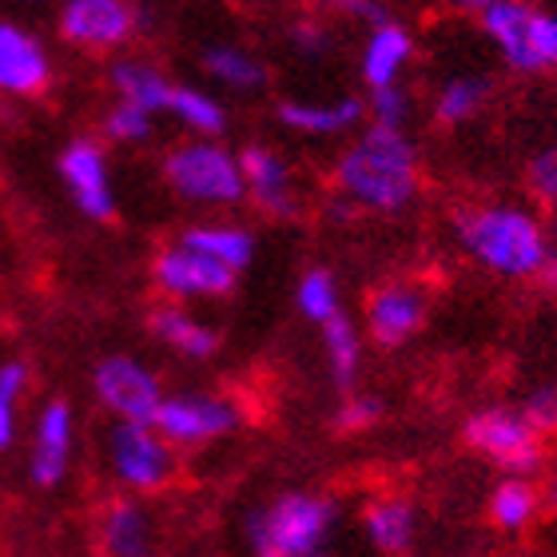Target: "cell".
Returning <instances> with one entry per match:
<instances>
[{
  "instance_id": "obj_38",
  "label": "cell",
  "mask_w": 557,
  "mask_h": 557,
  "mask_svg": "<svg viewBox=\"0 0 557 557\" xmlns=\"http://www.w3.org/2000/svg\"><path fill=\"white\" fill-rule=\"evenodd\" d=\"M542 502H546L549 510L557 513V470H554V474L546 478V486H542Z\"/></svg>"
},
{
  "instance_id": "obj_24",
  "label": "cell",
  "mask_w": 557,
  "mask_h": 557,
  "mask_svg": "<svg viewBox=\"0 0 557 557\" xmlns=\"http://www.w3.org/2000/svg\"><path fill=\"white\" fill-rule=\"evenodd\" d=\"M323 350H326V367H331L335 386L350 391L355 379H359V367H362V335H359V326L350 323L343 311L331 314V319L323 323Z\"/></svg>"
},
{
  "instance_id": "obj_28",
  "label": "cell",
  "mask_w": 557,
  "mask_h": 557,
  "mask_svg": "<svg viewBox=\"0 0 557 557\" xmlns=\"http://www.w3.org/2000/svg\"><path fill=\"white\" fill-rule=\"evenodd\" d=\"M490 96V81L482 76H454V81L442 84L438 100H434V120L442 124H466L482 112Z\"/></svg>"
},
{
  "instance_id": "obj_7",
  "label": "cell",
  "mask_w": 557,
  "mask_h": 557,
  "mask_svg": "<svg viewBox=\"0 0 557 557\" xmlns=\"http://www.w3.org/2000/svg\"><path fill=\"white\" fill-rule=\"evenodd\" d=\"M151 426L163 442L199 446V442L223 438L239 426V407L223 395H163Z\"/></svg>"
},
{
  "instance_id": "obj_10",
  "label": "cell",
  "mask_w": 557,
  "mask_h": 557,
  "mask_svg": "<svg viewBox=\"0 0 557 557\" xmlns=\"http://www.w3.org/2000/svg\"><path fill=\"white\" fill-rule=\"evenodd\" d=\"M60 180L69 184L76 208L88 220H112L116 215V191H112V172L108 156L96 139H72L60 151Z\"/></svg>"
},
{
  "instance_id": "obj_26",
  "label": "cell",
  "mask_w": 557,
  "mask_h": 557,
  "mask_svg": "<svg viewBox=\"0 0 557 557\" xmlns=\"http://www.w3.org/2000/svg\"><path fill=\"white\" fill-rule=\"evenodd\" d=\"M163 112H172L184 128H191L196 136L211 139L220 136L227 128V112L215 96L199 92V88H187V84H172V92H168V108Z\"/></svg>"
},
{
  "instance_id": "obj_37",
  "label": "cell",
  "mask_w": 557,
  "mask_h": 557,
  "mask_svg": "<svg viewBox=\"0 0 557 557\" xmlns=\"http://www.w3.org/2000/svg\"><path fill=\"white\" fill-rule=\"evenodd\" d=\"M290 40H295V48H299L302 57H323L326 48H331V36H326L323 24L314 21H302L290 28Z\"/></svg>"
},
{
  "instance_id": "obj_15",
  "label": "cell",
  "mask_w": 557,
  "mask_h": 557,
  "mask_svg": "<svg viewBox=\"0 0 557 557\" xmlns=\"http://www.w3.org/2000/svg\"><path fill=\"white\" fill-rule=\"evenodd\" d=\"M482 24H486V36L513 72H522V76L542 72V60L534 52V9L530 4L494 0L490 9H482Z\"/></svg>"
},
{
  "instance_id": "obj_36",
  "label": "cell",
  "mask_w": 557,
  "mask_h": 557,
  "mask_svg": "<svg viewBox=\"0 0 557 557\" xmlns=\"http://www.w3.org/2000/svg\"><path fill=\"white\" fill-rule=\"evenodd\" d=\"M534 52L542 69H557V16L534 12Z\"/></svg>"
},
{
  "instance_id": "obj_13",
  "label": "cell",
  "mask_w": 557,
  "mask_h": 557,
  "mask_svg": "<svg viewBox=\"0 0 557 557\" xmlns=\"http://www.w3.org/2000/svg\"><path fill=\"white\" fill-rule=\"evenodd\" d=\"M72 442H76V418L64 398H52L33 430V454H28V474L36 486H60L72 462Z\"/></svg>"
},
{
  "instance_id": "obj_35",
  "label": "cell",
  "mask_w": 557,
  "mask_h": 557,
  "mask_svg": "<svg viewBox=\"0 0 557 557\" xmlns=\"http://www.w3.org/2000/svg\"><path fill=\"white\" fill-rule=\"evenodd\" d=\"M525 184H530V191H534L546 208H554L557 203V144L546 151H537L534 160H530V168H525Z\"/></svg>"
},
{
  "instance_id": "obj_18",
  "label": "cell",
  "mask_w": 557,
  "mask_h": 557,
  "mask_svg": "<svg viewBox=\"0 0 557 557\" xmlns=\"http://www.w3.org/2000/svg\"><path fill=\"white\" fill-rule=\"evenodd\" d=\"M367 542L383 557H410L418 546V506L407 498H379L362 510Z\"/></svg>"
},
{
  "instance_id": "obj_3",
  "label": "cell",
  "mask_w": 557,
  "mask_h": 557,
  "mask_svg": "<svg viewBox=\"0 0 557 557\" xmlns=\"http://www.w3.org/2000/svg\"><path fill=\"white\" fill-rule=\"evenodd\" d=\"M335 502L311 490L278 494L271 506L247 513V546L256 557H314L335 530Z\"/></svg>"
},
{
  "instance_id": "obj_14",
  "label": "cell",
  "mask_w": 557,
  "mask_h": 557,
  "mask_svg": "<svg viewBox=\"0 0 557 557\" xmlns=\"http://www.w3.org/2000/svg\"><path fill=\"white\" fill-rule=\"evenodd\" d=\"M239 172H244V187L247 196L256 199V208H263L268 215H278V220H290L299 211L290 168L283 163V156H275L263 144H247L239 151Z\"/></svg>"
},
{
  "instance_id": "obj_19",
  "label": "cell",
  "mask_w": 557,
  "mask_h": 557,
  "mask_svg": "<svg viewBox=\"0 0 557 557\" xmlns=\"http://www.w3.org/2000/svg\"><path fill=\"white\" fill-rule=\"evenodd\" d=\"M410 57H414V40L403 24L383 21L374 24L367 45H362V81L367 88H386V84H398V72L407 69Z\"/></svg>"
},
{
  "instance_id": "obj_33",
  "label": "cell",
  "mask_w": 557,
  "mask_h": 557,
  "mask_svg": "<svg viewBox=\"0 0 557 557\" xmlns=\"http://www.w3.org/2000/svg\"><path fill=\"white\" fill-rule=\"evenodd\" d=\"M379 418H383V398L347 395L343 398V407H338V414H335V426L343 430V434H362V430H371Z\"/></svg>"
},
{
  "instance_id": "obj_27",
  "label": "cell",
  "mask_w": 557,
  "mask_h": 557,
  "mask_svg": "<svg viewBox=\"0 0 557 557\" xmlns=\"http://www.w3.org/2000/svg\"><path fill=\"white\" fill-rule=\"evenodd\" d=\"M203 69H208L211 81L227 84L235 92H256V88L268 84V69H263L251 52H244V48H235V45L208 48V52H203Z\"/></svg>"
},
{
  "instance_id": "obj_34",
  "label": "cell",
  "mask_w": 557,
  "mask_h": 557,
  "mask_svg": "<svg viewBox=\"0 0 557 557\" xmlns=\"http://www.w3.org/2000/svg\"><path fill=\"white\" fill-rule=\"evenodd\" d=\"M522 414L542 438H557V386L546 383V386H537V391H530Z\"/></svg>"
},
{
  "instance_id": "obj_25",
  "label": "cell",
  "mask_w": 557,
  "mask_h": 557,
  "mask_svg": "<svg viewBox=\"0 0 557 557\" xmlns=\"http://www.w3.org/2000/svg\"><path fill=\"white\" fill-rule=\"evenodd\" d=\"M112 88L120 92V100L144 108L151 116L168 108V92H172V84L163 81V72H156L151 64H139V60L112 64Z\"/></svg>"
},
{
  "instance_id": "obj_9",
  "label": "cell",
  "mask_w": 557,
  "mask_h": 557,
  "mask_svg": "<svg viewBox=\"0 0 557 557\" xmlns=\"http://www.w3.org/2000/svg\"><path fill=\"white\" fill-rule=\"evenodd\" d=\"M151 275L175 299H223V295L235 290L239 271L223 268L220 259L203 256L196 247L175 244V247H163L160 256H156Z\"/></svg>"
},
{
  "instance_id": "obj_1",
  "label": "cell",
  "mask_w": 557,
  "mask_h": 557,
  "mask_svg": "<svg viewBox=\"0 0 557 557\" xmlns=\"http://www.w3.org/2000/svg\"><path fill=\"white\" fill-rule=\"evenodd\" d=\"M335 187L355 211L395 215L418 196V151L403 128L371 124L335 163Z\"/></svg>"
},
{
  "instance_id": "obj_29",
  "label": "cell",
  "mask_w": 557,
  "mask_h": 557,
  "mask_svg": "<svg viewBox=\"0 0 557 557\" xmlns=\"http://www.w3.org/2000/svg\"><path fill=\"white\" fill-rule=\"evenodd\" d=\"M295 302H299L302 319H311V323H319V326H323L331 314L343 311L338 283L326 268H311L299 278V287H295Z\"/></svg>"
},
{
  "instance_id": "obj_31",
  "label": "cell",
  "mask_w": 557,
  "mask_h": 557,
  "mask_svg": "<svg viewBox=\"0 0 557 557\" xmlns=\"http://www.w3.org/2000/svg\"><path fill=\"white\" fill-rule=\"evenodd\" d=\"M104 132L116 139V144H136V139H148L151 136V112L128 104V100H120V104L104 116Z\"/></svg>"
},
{
  "instance_id": "obj_5",
  "label": "cell",
  "mask_w": 557,
  "mask_h": 557,
  "mask_svg": "<svg viewBox=\"0 0 557 557\" xmlns=\"http://www.w3.org/2000/svg\"><path fill=\"white\" fill-rule=\"evenodd\" d=\"M462 438L502 474L534 478L546 466V438L513 407H482L462 422Z\"/></svg>"
},
{
  "instance_id": "obj_32",
  "label": "cell",
  "mask_w": 557,
  "mask_h": 557,
  "mask_svg": "<svg viewBox=\"0 0 557 557\" xmlns=\"http://www.w3.org/2000/svg\"><path fill=\"white\" fill-rule=\"evenodd\" d=\"M371 116L374 124L383 128H407L410 120V96L398 88V84H386V88H371Z\"/></svg>"
},
{
  "instance_id": "obj_16",
  "label": "cell",
  "mask_w": 557,
  "mask_h": 557,
  "mask_svg": "<svg viewBox=\"0 0 557 557\" xmlns=\"http://www.w3.org/2000/svg\"><path fill=\"white\" fill-rule=\"evenodd\" d=\"M48 84V52L33 33L0 24V92L36 96Z\"/></svg>"
},
{
  "instance_id": "obj_30",
  "label": "cell",
  "mask_w": 557,
  "mask_h": 557,
  "mask_svg": "<svg viewBox=\"0 0 557 557\" xmlns=\"http://www.w3.org/2000/svg\"><path fill=\"white\" fill-rule=\"evenodd\" d=\"M28 386V367L24 362H0V450H9L16 442V410H21V395Z\"/></svg>"
},
{
  "instance_id": "obj_6",
  "label": "cell",
  "mask_w": 557,
  "mask_h": 557,
  "mask_svg": "<svg viewBox=\"0 0 557 557\" xmlns=\"http://www.w3.org/2000/svg\"><path fill=\"white\" fill-rule=\"evenodd\" d=\"M108 454H112L116 478L132 494H156L175 474L172 446L156 434L151 422H116L108 434Z\"/></svg>"
},
{
  "instance_id": "obj_23",
  "label": "cell",
  "mask_w": 557,
  "mask_h": 557,
  "mask_svg": "<svg viewBox=\"0 0 557 557\" xmlns=\"http://www.w3.org/2000/svg\"><path fill=\"white\" fill-rule=\"evenodd\" d=\"M151 331L184 359H211L220 350V335L208 323H199V319L175 311V307H163V311L151 314Z\"/></svg>"
},
{
  "instance_id": "obj_39",
  "label": "cell",
  "mask_w": 557,
  "mask_h": 557,
  "mask_svg": "<svg viewBox=\"0 0 557 557\" xmlns=\"http://www.w3.org/2000/svg\"><path fill=\"white\" fill-rule=\"evenodd\" d=\"M446 4H454V9H462V12H482V9H490L494 0H446Z\"/></svg>"
},
{
  "instance_id": "obj_8",
  "label": "cell",
  "mask_w": 557,
  "mask_h": 557,
  "mask_svg": "<svg viewBox=\"0 0 557 557\" xmlns=\"http://www.w3.org/2000/svg\"><path fill=\"white\" fill-rule=\"evenodd\" d=\"M92 391L100 398V407L116 422H151L163 398L160 379L132 355H108V359L96 362Z\"/></svg>"
},
{
  "instance_id": "obj_21",
  "label": "cell",
  "mask_w": 557,
  "mask_h": 557,
  "mask_svg": "<svg viewBox=\"0 0 557 557\" xmlns=\"http://www.w3.org/2000/svg\"><path fill=\"white\" fill-rule=\"evenodd\" d=\"M542 506H546L542 486L525 474H506L498 486L490 490V522L506 530V534H518L525 525H534Z\"/></svg>"
},
{
  "instance_id": "obj_17",
  "label": "cell",
  "mask_w": 557,
  "mask_h": 557,
  "mask_svg": "<svg viewBox=\"0 0 557 557\" xmlns=\"http://www.w3.org/2000/svg\"><path fill=\"white\" fill-rule=\"evenodd\" d=\"M156 525L144 502L120 498L100 513V549L104 557H151Z\"/></svg>"
},
{
  "instance_id": "obj_20",
  "label": "cell",
  "mask_w": 557,
  "mask_h": 557,
  "mask_svg": "<svg viewBox=\"0 0 557 557\" xmlns=\"http://www.w3.org/2000/svg\"><path fill=\"white\" fill-rule=\"evenodd\" d=\"M362 116H367V104L355 96H343L331 104H307V100H283L278 104V120L287 128L302 132V136H338V132L355 128Z\"/></svg>"
},
{
  "instance_id": "obj_12",
  "label": "cell",
  "mask_w": 557,
  "mask_h": 557,
  "mask_svg": "<svg viewBox=\"0 0 557 557\" xmlns=\"http://www.w3.org/2000/svg\"><path fill=\"white\" fill-rule=\"evenodd\" d=\"M139 24V12L128 0H69L60 12V33L84 48L124 45Z\"/></svg>"
},
{
  "instance_id": "obj_4",
  "label": "cell",
  "mask_w": 557,
  "mask_h": 557,
  "mask_svg": "<svg viewBox=\"0 0 557 557\" xmlns=\"http://www.w3.org/2000/svg\"><path fill=\"white\" fill-rule=\"evenodd\" d=\"M163 180L180 199L203 203V208H232V203H239L247 196L239 156L203 136L168 151Z\"/></svg>"
},
{
  "instance_id": "obj_11",
  "label": "cell",
  "mask_w": 557,
  "mask_h": 557,
  "mask_svg": "<svg viewBox=\"0 0 557 557\" xmlns=\"http://www.w3.org/2000/svg\"><path fill=\"white\" fill-rule=\"evenodd\" d=\"M426 323V295L414 283H383L367 299V335L383 350H395Z\"/></svg>"
},
{
  "instance_id": "obj_22",
  "label": "cell",
  "mask_w": 557,
  "mask_h": 557,
  "mask_svg": "<svg viewBox=\"0 0 557 557\" xmlns=\"http://www.w3.org/2000/svg\"><path fill=\"white\" fill-rule=\"evenodd\" d=\"M180 244L220 259L223 268L232 271H244L256 259V235L244 232V227H232V223H199V227H187L180 235Z\"/></svg>"
},
{
  "instance_id": "obj_2",
  "label": "cell",
  "mask_w": 557,
  "mask_h": 557,
  "mask_svg": "<svg viewBox=\"0 0 557 557\" xmlns=\"http://www.w3.org/2000/svg\"><path fill=\"white\" fill-rule=\"evenodd\" d=\"M454 232L478 268L502 278H537L549 251L542 220L518 203H482L462 211Z\"/></svg>"
}]
</instances>
